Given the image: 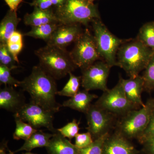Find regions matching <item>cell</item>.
<instances>
[{"label":"cell","instance_id":"obj_7","mask_svg":"<svg viewBox=\"0 0 154 154\" xmlns=\"http://www.w3.org/2000/svg\"><path fill=\"white\" fill-rule=\"evenodd\" d=\"M70 53L75 65L82 69L101 59L94 34L88 29L83 30Z\"/></svg>","mask_w":154,"mask_h":154},{"label":"cell","instance_id":"obj_12","mask_svg":"<svg viewBox=\"0 0 154 154\" xmlns=\"http://www.w3.org/2000/svg\"><path fill=\"white\" fill-rule=\"evenodd\" d=\"M81 24H60L47 42V45L66 49L76 41L83 30Z\"/></svg>","mask_w":154,"mask_h":154},{"label":"cell","instance_id":"obj_32","mask_svg":"<svg viewBox=\"0 0 154 154\" xmlns=\"http://www.w3.org/2000/svg\"><path fill=\"white\" fill-rule=\"evenodd\" d=\"M154 137V113L149 123L145 130L138 138L139 141L143 144L146 141Z\"/></svg>","mask_w":154,"mask_h":154},{"label":"cell","instance_id":"obj_33","mask_svg":"<svg viewBox=\"0 0 154 154\" xmlns=\"http://www.w3.org/2000/svg\"><path fill=\"white\" fill-rule=\"evenodd\" d=\"M29 4L34 8L36 7L42 10L51 8L53 5L51 0H33L32 2Z\"/></svg>","mask_w":154,"mask_h":154},{"label":"cell","instance_id":"obj_19","mask_svg":"<svg viewBox=\"0 0 154 154\" xmlns=\"http://www.w3.org/2000/svg\"><path fill=\"white\" fill-rule=\"evenodd\" d=\"M21 19L17 16V11H8L0 23V42L7 43L9 38L17 31Z\"/></svg>","mask_w":154,"mask_h":154},{"label":"cell","instance_id":"obj_10","mask_svg":"<svg viewBox=\"0 0 154 154\" xmlns=\"http://www.w3.org/2000/svg\"><path fill=\"white\" fill-rule=\"evenodd\" d=\"M111 67L104 61H97L82 70V86L84 90L107 91V81Z\"/></svg>","mask_w":154,"mask_h":154},{"label":"cell","instance_id":"obj_34","mask_svg":"<svg viewBox=\"0 0 154 154\" xmlns=\"http://www.w3.org/2000/svg\"><path fill=\"white\" fill-rule=\"evenodd\" d=\"M145 152L147 154H154V137L149 139L143 143Z\"/></svg>","mask_w":154,"mask_h":154},{"label":"cell","instance_id":"obj_26","mask_svg":"<svg viewBox=\"0 0 154 154\" xmlns=\"http://www.w3.org/2000/svg\"><path fill=\"white\" fill-rule=\"evenodd\" d=\"M109 135V133H107L94 140L89 146L85 148L79 149V154H104V143Z\"/></svg>","mask_w":154,"mask_h":154},{"label":"cell","instance_id":"obj_29","mask_svg":"<svg viewBox=\"0 0 154 154\" xmlns=\"http://www.w3.org/2000/svg\"><path fill=\"white\" fill-rule=\"evenodd\" d=\"M12 70L5 66L0 65V83L1 85L12 87H19L20 82L16 79L11 75Z\"/></svg>","mask_w":154,"mask_h":154},{"label":"cell","instance_id":"obj_17","mask_svg":"<svg viewBox=\"0 0 154 154\" xmlns=\"http://www.w3.org/2000/svg\"><path fill=\"white\" fill-rule=\"evenodd\" d=\"M98 98V96L96 94H91L89 91L84 90L79 91L75 96L64 102L62 106L86 114L93 100Z\"/></svg>","mask_w":154,"mask_h":154},{"label":"cell","instance_id":"obj_20","mask_svg":"<svg viewBox=\"0 0 154 154\" xmlns=\"http://www.w3.org/2000/svg\"><path fill=\"white\" fill-rule=\"evenodd\" d=\"M54 135V133H45L42 130H38L28 140H25V143L23 146L14 152L22 151L30 152L33 149L37 148L46 147Z\"/></svg>","mask_w":154,"mask_h":154},{"label":"cell","instance_id":"obj_31","mask_svg":"<svg viewBox=\"0 0 154 154\" xmlns=\"http://www.w3.org/2000/svg\"><path fill=\"white\" fill-rule=\"evenodd\" d=\"M94 141L92 135L88 131L83 133H79L75 137V145L78 148H85L91 145Z\"/></svg>","mask_w":154,"mask_h":154},{"label":"cell","instance_id":"obj_39","mask_svg":"<svg viewBox=\"0 0 154 154\" xmlns=\"http://www.w3.org/2000/svg\"><path fill=\"white\" fill-rule=\"evenodd\" d=\"M91 2H94V1H95V0H90Z\"/></svg>","mask_w":154,"mask_h":154},{"label":"cell","instance_id":"obj_13","mask_svg":"<svg viewBox=\"0 0 154 154\" xmlns=\"http://www.w3.org/2000/svg\"><path fill=\"white\" fill-rule=\"evenodd\" d=\"M119 81L128 100L137 108L144 107L145 104L143 102L142 94L144 91V83L142 76L128 79L120 78Z\"/></svg>","mask_w":154,"mask_h":154},{"label":"cell","instance_id":"obj_2","mask_svg":"<svg viewBox=\"0 0 154 154\" xmlns=\"http://www.w3.org/2000/svg\"><path fill=\"white\" fill-rule=\"evenodd\" d=\"M154 53L136 38L124 41L117 52V66L123 69L129 78H135L145 69Z\"/></svg>","mask_w":154,"mask_h":154},{"label":"cell","instance_id":"obj_1","mask_svg":"<svg viewBox=\"0 0 154 154\" xmlns=\"http://www.w3.org/2000/svg\"><path fill=\"white\" fill-rule=\"evenodd\" d=\"M19 87L30 95V100L47 110L57 113L61 105L56 99L57 95L55 79L39 65L34 66L31 73L20 82Z\"/></svg>","mask_w":154,"mask_h":154},{"label":"cell","instance_id":"obj_11","mask_svg":"<svg viewBox=\"0 0 154 154\" xmlns=\"http://www.w3.org/2000/svg\"><path fill=\"white\" fill-rule=\"evenodd\" d=\"M87 129L94 140L109 133L113 125L115 115L95 105L92 104L86 113Z\"/></svg>","mask_w":154,"mask_h":154},{"label":"cell","instance_id":"obj_14","mask_svg":"<svg viewBox=\"0 0 154 154\" xmlns=\"http://www.w3.org/2000/svg\"><path fill=\"white\" fill-rule=\"evenodd\" d=\"M118 133L110 135L105 140L104 154H137L138 151L132 144Z\"/></svg>","mask_w":154,"mask_h":154},{"label":"cell","instance_id":"obj_9","mask_svg":"<svg viewBox=\"0 0 154 154\" xmlns=\"http://www.w3.org/2000/svg\"><path fill=\"white\" fill-rule=\"evenodd\" d=\"M55 112L47 110L32 101L25 103L16 112L23 121L27 122L36 129L44 127L53 133L57 132L54 127Z\"/></svg>","mask_w":154,"mask_h":154},{"label":"cell","instance_id":"obj_21","mask_svg":"<svg viewBox=\"0 0 154 154\" xmlns=\"http://www.w3.org/2000/svg\"><path fill=\"white\" fill-rule=\"evenodd\" d=\"M60 24L59 22H55L32 27L30 31L23 35L24 36L42 39L47 43Z\"/></svg>","mask_w":154,"mask_h":154},{"label":"cell","instance_id":"obj_25","mask_svg":"<svg viewBox=\"0 0 154 154\" xmlns=\"http://www.w3.org/2000/svg\"><path fill=\"white\" fill-rule=\"evenodd\" d=\"M69 78L67 82L60 91H58L57 95L60 96L72 97L79 91L82 85L81 76H77L72 72L69 73Z\"/></svg>","mask_w":154,"mask_h":154},{"label":"cell","instance_id":"obj_37","mask_svg":"<svg viewBox=\"0 0 154 154\" xmlns=\"http://www.w3.org/2000/svg\"><path fill=\"white\" fill-rule=\"evenodd\" d=\"M53 5L55 6L56 8H58L62 5L65 2L66 0H51Z\"/></svg>","mask_w":154,"mask_h":154},{"label":"cell","instance_id":"obj_16","mask_svg":"<svg viewBox=\"0 0 154 154\" xmlns=\"http://www.w3.org/2000/svg\"><path fill=\"white\" fill-rule=\"evenodd\" d=\"M45 148L48 154H79V149L58 131L54 133Z\"/></svg>","mask_w":154,"mask_h":154},{"label":"cell","instance_id":"obj_24","mask_svg":"<svg viewBox=\"0 0 154 154\" xmlns=\"http://www.w3.org/2000/svg\"><path fill=\"white\" fill-rule=\"evenodd\" d=\"M23 36L24 35L21 32L17 30L9 38L6 43L9 51L18 64L19 63L18 55L22 51L24 45Z\"/></svg>","mask_w":154,"mask_h":154},{"label":"cell","instance_id":"obj_18","mask_svg":"<svg viewBox=\"0 0 154 154\" xmlns=\"http://www.w3.org/2000/svg\"><path fill=\"white\" fill-rule=\"evenodd\" d=\"M24 22L25 25L32 27L59 22L52 8L42 10L35 7L32 13L25 14Z\"/></svg>","mask_w":154,"mask_h":154},{"label":"cell","instance_id":"obj_27","mask_svg":"<svg viewBox=\"0 0 154 154\" xmlns=\"http://www.w3.org/2000/svg\"><path fill=\"white\" fill-rule=\"evenodd\" d=\"M144 70V91L151 92L154 90V53Z\"/></svg>","mask_w":154,"mask_h":154},{"label":"cell","instance_id":"obj_22","mask_svg":"<svg viewBox=\"0 0 154 154\" xmlns=\"http://www.w3.org/2000/svg\"><path fill=\"white\" fill-rule=\"evenodd\" d=\"M14 117L16 125V129L13 134V138L14 140H27L38 130V129L34 128L29 123L23 121L16 113H14Z\"/></svg>","mask_w":154,"mask_h":154},{"label":"cell","instance_id":"obj_3","mask_svg":"<svg viewBox=\"0 0 154 154\" xmlns=\"http://www.w3.org/2000/svg\"><path fill=\"white\" fill-rule=\"evenodd\" d=\"M42 68L55 80L60 79L77 68L66 49L46 45L35 51Z\"/></svg>","mask_w":154,"mask_h":154},{"label":"cell","instance_id":"obj_30","mask_svg":"<svg viewBox=\"0 0 154 154\" xmlns=\"http://www.w3.org/2000/svg\"><path fill=\"white\" fill-rule=\"evenodd\" d=\"M79 124L80 122L74 119L71 122H69L64 126L57 130L64 137L67 138L70 140L75 138L79 134L80 130Z\"/></svg>","mask_w":154,"mask_h":154},{"label":"cell","instance_id":"obj_28","mask_svg":"<svg viewBox=\"0 0 154 154\" xmlns=\"http://www.w3.org/2000/svg\"><path fill=\"white\" fill-rule=\"evenodd\" d=\"M18 64L9 51L7 44L0 43V65L13 70L18 67Z\"/></svg>","mask_w":154,"mask_h":154},{"label":"cell","instance_id":"obj_4","mask_svg":"<svg viewBox=\"0 0 154 154\" xmlns=\"http://www.w3.org/2000/svg\"><path fill=\"white\" fill-rule=\"evenodd\" d=\"M56 16L62 24H79L87 26L101 19L97 6L90 0H66L56 8Z\"/></svg>","mask_w":154,"mask_h":154},{"label":"cell","instance_id":"obj_38","mask_svg":"<svg viewBox=\"0 0 154 154\" xmlns=\"http://www.w3.org/2000/svg\"><path fill=\"white\" fill-rule=\"evenodd\" d=\"M22 154H35V153H33L31 152H26L25 153H23Z\"/></svg>","mask_w":154,"mask_h":154},{"label":"cell","instance_id":"obj_8","mask_svg":"<svg viewBox=\"0 0 154 154\" xmlns=\"http://www.w3.org/2000/svg\"><path fill=\"white\" fill-rule=\"evenodd\" d=\"M95 104L115 116H123L137 109L128 99L119 81L112 89L103 92Z\"/></svg>","mask_w":154,"mask_h":154},{"label":"cell","instance_id":"obj_5","mask_svg":"<svg viewBox=\"0 0 154 154\" xmlns=\"http://www.w3.org/2000/svg\"><path fill=\"white\" fill-rule=\"evenodd\" d=\"M154 113V98L148 100L140 109L129 111L117 125V132L127 139L138 138L145 130Z\"/></svg>","mask_w":154,"mask_h":154},{"label":"cell","instance_id":"obj_36","mask_svg":"<svg viewBox=\"0 0 154 154\" xmlns=\"http://www.w3.org/2000/svg\"><path fill=\"white\" fill-rule=\"evenodd\" d=\"M0 154H15L14 152L11 151L8 146V143H3L1 144Z\"/></svg>","mask_w":154,"mask_h":154},{"label":"cell","instance_id":"obj_23","mask_svg":"<svg viewBox=\"0 0 154 154\" xmlns=\"http://www.w3.org/2000/svg\"><path fill=\"white\" fill-rule=\"evenodd\" d=\"M136 38L154 51V22H147L143 25Z\"/></svg>","mask_w":154,"mask_h":154},{"label":"cell","instance_id":"obj_6","mask_svg":"<svg viewBox=\"0 0 154 154\" xmlns=\"http://www.w3.org/2000/svg\"><path fill=\"white\" fill-rule=\"evenodd\" d=\"M94 35L101 59L111 67L117 66V53L124 41L110 32L101 19L92 22Z\"/></svg>","mask_w":154,"mask_h":154},{"label":"cell","instance_id":"obj_35","mask_svg":"<svg viewBox=\"0 0 154 154\" xmlns=\"http://www.w3.org/2000/svg\"><path fill=\"white\" fill-rule=\"evenodd\" d=\"M10 10L11 11H17L19 5L23 2V0H5Z\"/></svg>","mask_w":154,"mask_h":154},{"label":"cell","instance_id":"obj_15","mask_svg":"<svg viewBox=\"0 0 154 154\" xmlns=\"http://www.w3.org/2000/svg\"><path fill=\"white\" fill-rule=\"evenodd\" d=\"M24 96L14 87L5 86L0 90V108L16 113L25 104Z\"/></svg>","mask_w":154,"mask_h":154}]
</instances>
